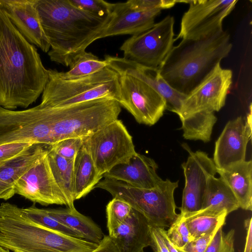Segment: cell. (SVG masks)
Segmentation results:
<instances>
[{
	"instance_id": "cell-44",
	"label": "cell",
	"mask_w": 252,
	"mask_h": 252,
	"mask_svg": "<svg viewBox=\"0 0 252 252\" xmlns=\"http://www.w3.org/2000/svg\"><path fill=\"white\" fill-rule=\"evenodd\" d=\"M143 252H144V251Z\"/></svg>"
},
{
	"instance_id": "cell-10",
	"label": "cell",
	"mask_w": 252,
	"mask_h": 252,
	"mask_svg": "<svg viewBox=\"0 0 252 252\" xmlns=\"http://www.w3.org/2000/svg\"><path fill=\"white\" fill-rule=\"evenodd\" d=\"M174 22V17L169 15L149 30L132 35L120 47L123 58L158 68L173 47Z\"/></svg>"
},
{
	"instance_id": "cell-4",
	"label": "cell",
	"mask_w": 252,
	"mask_h": 252,
	"mask_svg": "<svg viewBox=\"0 0 252 252\" xmlns=\"http://www.w3.org/2000/svg\"><path fill=\"white\" fill-rule=\"evenodd\" d=\"M98 244L44 227L22 208L0 205V246L13 252H92Z\"/></svg>"
},
{
	"instance_id": "cell-5",
	"label": "cell",
	"mask_w": 252,
	"mask_h": 252,
	"mask_svg": "<svg viewBox=\"0 0 252 252\" xmlns=\"http://www.w3.org/2000/svg\"><path fill=\"white\" fill-rule=\"evenodd\" d=\"M47 107L52 122V145L64 139L89 136L118 119L121 112L119 103L109 98Z\"/></svg>"
},
{
	"instance_id": "cell-28",
	"label": "cell",
	"mask_w": 252,
	"mask_h": 252,
	"mask_svg": "<svg viewBox=\"0 0 252 252\" xmlns=\"http://www.w3.org/2000/svg\"><path fill=\"white\" fill-rule=\"evenodd\" d=\"M228 215L226 211L216 213L201 210L184 215L189 234L190 241L209 234L216 229L223 227Z\"/></svg>"
},
{
	"instance_id": "cell-24",
	"label": "cell",
	"mask_w": 252,
	"mask_h": 252,
	"mask_svg": "<svg viewBox=\"0 0 252 252\" xmlns=\"http://www.w3.org/2000/svg\"><path fill=\"white\" fill-rule=\"evenodd\" d=\"M73 173L75 200L87 195L103 178L84 141L74 160Z\"/></svg>"
},
{
	"instance_id": "cell-35",
	"label": "cell",
	"mask_w": 252,
	"mask_h": 252,
	"mask_svg": "<svg viewBox=\"0 0 252 252\" xmlns=\"http://www.w3.org/2000/svg\"><path fill=\"white\" fill-rule=\"evenodd\" d=\"M76 7L100 16L111 15L113 3L103 0H69Z\"/></svg>"
},
{
	"instance_id": "cell-32",
	"label": "cell",
	"mask_w": 252,
	"mask_h": 252,
	"mask_svg": "<svg viewBox=\"0 0 252 252\" xmlns=\"http://www.w3.org/2000/svg\"><path fill=\"white\" fill-rule=\"evenodd\" d=\"M133 208L126 201L113 197L106 207L107 228L109 234L122 224L130 216Z\"/></svg>"
},
{
	"instance_id": "cell-39",
	"label": "cell",
	"mask_w": 252,
	"mask_h": 252,
	"mask_svg": "<svg viewBox=\"0 0 252 252\" xmlns=\"http://www.w3.org/2000/svg\"><path fill=\"white\" fill-rule=\"evenodd\" d=\"M152 247L154 252H169L158 227L151 226Z\"/></svg>"
},
{
	"instance_id": "cell-18",
	"label": "cell",
	"mask_w": 252,
	"mask_h": 252,
	"mask_svg": "<svg viewBox=\"0 0 252 252\" xmlns=\"http://www.w3.org/2000/svg\"><path fill=\"white\" fill-rule=\"evenodd\" d=\"M36 0H0V7L18 32L31 44L49 52L50 45L35 6Z\"/></svg>"
},
{
	"instance_id": "cell-38",
	"label": "cell",
	"mask_w": 252,
	"mask_h": 252,
	"mask_svg": "<svg viewBox=\"0 0 252 252\" xmlns=\"http://www.w3.org/2000/svg\"><path fill=\"white\" fill-rule=\"evenodd\" d=\"M32 144L21 143L0 145V164L19 154Z\"/></svg>"
},
{
	"instance_id": "cell-21",
	"label": "cell",
	"mask_w": 252,
	"mask_h": 252,
	"mask_svg": "<svg viewBox=\"0 0 252 252\" xmlns=\"http://www.w3.org/2000/svg\"><path fill=\"white\" fill-rule=\"evenodd\" d=\"M50 147L44 144L33 143L0 164V199L7 200L15 194L17 180L48 153Z\"/></svg>"
},
{
	"instance_id": "cell-31",
	"label": "cell",
	"mask_w": 252,
	"mask_h": 252,
	"mask_svg": "<svg viewBox=\"0 0 252 252\" xmlns=\"http://www.w3.org/2000/svg\"><path fill=\"white\" fill-rule=\"evenodd\" d=\"M22 209L28 218L44 227L71 237L83 239L74 231L49 215L46 209L38 208L33 205L22 208Z\"/></svg>"
},
{
	"instance_id": "cell-42",
	"label": "cell",
	"mask_w": 252,
	"mask_h": 252,
	"mask_svg": "<svg viewBox=\"0 0 252 252\" xmlns=\"http://www.w3.org/2000/svg\"><path fill=\"white\" fill-rule=\"evenodd\" d=\"M159 230V231L162 237L164 244L167 249V250L169 252H178L177 249L174 247V246L171 244L168 239L167 235H166V231L163 227H158Z\"/></svg>"
},
{
	"instance_id": "cell-36",
	"label": "cell",
	"mask_w": 252,
	"mask_h": 252,
	"mask_svg": "<svg viewBox=\"0 0 252 252\" xmlns=\"http://www.w3.org/2000/svg\"><path fill=\"white\" fill-rule=\"evenodd\" d=\"M83 141V138L82 137L67 138L50 145V148L58 155L68 159L74 160Z\"/></svg>"
},
{
	"instance_id": "cell-7",
	"label": "cell",
	"mask_w": 252,
	"mask_h": 252,
	"mask_svg": "<svg viewBox=\"0 0 252 252\" xmlns=\"http://www.w3.org/2000/svg\"><path fill=\"white\" fill-rule=\"evenodd\" d=\"M178 181L162 180L156 188H139L124 182L104 178L94 188L104 189L113 197L128 203L134 210L142 214L151 226L169 227L178 216L176 212L174 193Z\"/></svg>"
},
{
	"instance_id": "cell-26",
	"label": "cell",
	"mask_w": 252,
	"mask_h": 252,
	"mask_svg": "<svg viewBox=\"0 0 252 252\" xmlns=\"http://www.w3.org/2000/svg\"><path fill=\"white\" fill-rule=\"evenodd\" d=\"M239 208L238 201L226 182L220 177H211L208 182L201 210L216 213L226 211L229 214Z\"/></svg>"
},
{
	"instance_id": "cell-37",
	"label": "cell",
	"mask_w": 252,
	"mask_h": 252,
	"mask_svg": "<svg viewBox=\"0 0 252 252\" xmlns=\"http://www.w3.org/2000/svg\"><path fill=\"white\" fill-rule=\"evenodd\" d=\"M219 228L216 229L209 234L198 239L189 241L185 246L181 248H175L178 252H204L207 247Z\"/></svg>"
},
{
	"instance_id": "cell-11",
	"label": "cell",
	"mask_w": 252,
	"mask_h": 252,
	"mask_svg": "<svg viewBox=\"0 0 252 252\" xmlns=\"http://www.w3.org/2000/svg\"><path fill=\"white\" fill-rule=\"evenodd\" d=\"M237 0H177L189 4L175 39L203 38L223 31L222 22L234 9Z\"/></svg>"
},
{
	"instance_id": "cell-25",
	"label": "cell",
	"mask_w": 252,
	"mask_h": 252,
	"mask_svg": "<svg viewBox=\"0 0 252 252\" xmlns=\"http://www.w3.org/2000/svg\"><path fill=\"white\" fill-rule=\"evenodd\" d=\"M46 209L49 215L86 241L98 245L104 236L100 227L90 218L79 212L74 206Z\"/></svg>"
},
{
	"instance_id": "cell-15",
	"label": "cell",
	"mask_w": 252,
	"mask_h": 252,
	"mask_svg": "<svg viewBox=\"0 0 252 252\" xmlns=\"http://www.w3.org/2000/svg\"><path fill=\"white\" fill-rule=\"evenodd\" d=\"M189 152L187 161L182 164L185 179L182 205L179 209L184 215L201 210L208 182L217 173L212 158L203 151L192 152L184 144Z\"/></svg>"
},
{
	"instance_id": "cell-1",
	"label": "cell",
	"mask_w": 252,
	"mask_h": 252,
	"mask_svg": "<svg viewBox=\"0 0 252 252\" xmlns=\"http://www.w3.org/2000/svg\"><path fill=\"white\" fill-rule=\"evenodd\" d=\"M48 79L37 49L0 7V106L27 108L42 93Z\"/></svg>"
},
{
	"instance_id": "cell-17",
	"label": "cell",
	"mask_w": 252,
	"mask_h": 252,
	"mask_svg": "<svg viewBox=\"0 0 252 252\" xmlns=\"http://www.w3.org/2000/svg\"><path fill=\"white\" fill-rule=\"evenodd\" d=\"M161 10H147L141 7L138 0L113 3L109 21L99 39L115 35L143 32L151 28Z\"/></svg>"
},
{
	"instance_id": "cell-40",
	"label": "cell",
	"mask_w": 252,
	"mask_h": 252,
	"mask_svg": "<svg viewBox=\"0 0 252 252\" xmlns=\"http://www.w3.org/2000/svg\"><path fill=\"white\" fill-rule=\"evenodd\" d=\"M92 252H120L111 237L104 235L97 247Z\"/></svg>"
},
{
	"instance_id": "cell-33",
	"label": "cell",
	"mask_w": 252,
	"mask_h": 252,
	"mask_svg": "<svg viewBox=\"0 0 252 252\" xmlns=\"http://www.w3.org/2000/svg\"><path fill=\"white\" fill-rule=\"evenodd\" d=\"M167 236L171 244L176 248H181L189 241V234L184 215L178 214V217L166 231Z\"/></svg>"
},
{
	"instance_id": "cell-16",
	"label": "cell",
	"mask_w": 252,
	"mask_h": 252,
	"mask_svg": "<svg viewBox=\"0 0 252 252\" xmlns=\"http://www.w3.org/2000/svg\"><path fill=\"white\" fill-rule=\"evenodd\" d=\"M251 109L247 120L241 116L230 120L215 142L213 161L217 169H224L245 160L252 137Z\"/></svg>"
},
{
	"instance_id": "cell-3",
	"label": "cell",
	"mask_w": 252,
	"mask_h": 252,
	"mask_svg": "<svg viewBox=\"0 0 252 252\" xmlns=\"http://www.w3.org/2000/svg\"><path fill=\"white\" fill-rule=\"evenodd\" d=\"M232 48L230 35L223 30L203 38L182 39L158 69L172 88L188 95L220 64Z\"/></svg>"
},
{
	"instance_id": "cell-30",
	"label": "cell",
	"mask_w": 252,
	"mask_h": 252,
	"mask_svg": "<svg viewBox=\"0 0 252 252\" xmlns=\"http://www.w3.org/2000/svg\"><path fill=\"white\" fill-rule=\"evenodd\" d=\"M108 66L106 60H101L91 52H84L77 58L66 72L48 69L54 76L63 80H73L96 73Z\"/></svg>"
},
{
	"instance_id": "cell-19",
	"label": "cell",
	"mask_w": 252,
	"mask_h": 252,
	"mask_svg": "<svg viewBox=\"0 0 252 252\" xmlns=\"http://www.w3.org/2000/svg\"><path fill=\"white\" fill-rule=\"evenodd\" d=\"M108 66L117 72H124L150 86L166 102V109L178 115L187 95L172 88L159 74L158 68L146 67L124 58L106 55Z\"/></svg>"
},
{
	"instance_id": "cell-6",
	"label": "cell",
	"mask_w": 252,
	"mask_h": 252,
	"mask_svg": "<svg viewBox=\"0 0 252 252\" xmlns=\"http://www.w3.org/2000/svg\"><path fill=\"white\" fill-rule=\"evenodd\" d=\"M48 74L40 104L42 106L62 107L100 98L119 100V75L109 66L96 73L73 80L58 78L48 70Z\"/></svg>"
},
{
	"instance_id": "cell-34",
	"label": "cell",
	"mask_w": 252,
	"mask_h": 252,
	"mask_svg": "<svg viewBox=\"0 0 252 252\" xmlns=\"http://www.w3.org/2000/svg\"><path fill=\"white\" fill-rule=\"evenodd\" d=\"M235 230L230 229L224 233L222 227L217 231L204 252H235Z\"/></svg>"
},
{
	"instance_id": "cell-29",
	"label": "cell",
	"mask_w": 252,
	"mask_h": 252,
	"mask_svg": "<svg viewBox=\"0 0 252 252\" xmlns=\"http://www.w3.org/2000/svg\"><path fill=\"white\" fill-rule=\"evenodd\" d=\"M183 137L188 140L209 142L217 118L214 112L196 113L180 120Z\"/></svg>"
},
{
	"instance_id": "cell-2",
	"label": "cell",
	"mask_w": 252,
	"mask_h": 252,
	"mask_svg": "<svg viewBox=\"0 0 252 252\" xmlns=\"http://www.w3.org/2000/svg\"><path fill=\"white\" fill-rule=\"evenodd\" d=\"M35 6L50 43V60L66 67L99 39L110 17L80 9L69 0H36Z\"/></svg>"
},
{
	"instance_id": "cell-41",
	"label": "cell",
	"mask_w": 252,
	"mask_h": 252,
	"mask_svg": "<svg viewBox=\"0 0 252 252\" xmlns=\"http://www.w3.org/2000/svg\"><path fill=\"white\" fill-rule=\"evenodd\" d=\"M252 219L249 218L244 220V227L246 230V243L244 252H252Z\"/></svg>"
},
{
	"instance_id": "cell-8",
	"label": "cell",
	"mask_w": 252,
	"mask_h": 252,
	"mask_svg": "<svg viewBox=\"0 0 252 252\" xmlns=\"http://www.w3.org/2000/svg\"><path fill=\"white\" fill-rule=\"evenodd\" d=\"M21 143L52 145V122L40 104L15 111L0 106V145Z\"/></svg>"
},
{
	"instance_id": "cell-27",
	"label": "cell",
	"mask_w": 252,
	"mask_h": 252,
	"mask_svg": "<svg viewBox=\"0 0 252 252\" xmlns=\"http://www.w3.org/2000/svg\"><path fill=\"white\" fill-rule=\"evenodd\" d=\"M47 156L54 179L67 200V207L74 206V159H68L58 155L50 147Z\"/></svg>"
},
{
	"instance_id": "cell-14",
	"label": "cell",
	"mask_w": 252,
	"mask_h": 252,
	"mask_svg": "<svg viewBox=\"0 0 252 252\" xmlns=\"http://www.w3.org/2000/svg\"><path fill=\"white\" fill-rule=\"evenodd\" d=\"M47 154L39 158L17 180L15 194L42 205L68 207L67 200L52 174Z\"/></svg>"
},
{
	"instance_id": "cell-22",
	"label": "cell",
	"mask_w": 252,
	"mask_h": 252,
	"mask_svg": "<svg viewBox=\"0 0 252 252\" xmlns=\"http://www.w3.org/2000/svg\"><path fill=\"white\" fill-rule=\"evenodd\" d=\"M150 229L147 219L133 209L129 217L108 235L120 252H143L151 245Z\"/></svg>"
},
{
	"instance_id": "cell-12",
	"label": "cell",
	"mask_w": 252,
	"mask_h": 252,
	"mask_svg": "<svg viewBox=\"0 0 252 252\" xmlns=\"http://www.w3.org/2000/svg\"><path fill=\"white\" fill-rule=\"evenodd\" d=\"M120 79L118 102L139 124L155 125L162 116L166 102L150 86L136 77L117 72Z\"/></svg>"
},
{
	"instance_id": "cell-9",
	"label": "cell",
	"mask_w": 252,
	"mask_h": 252,
	"mask_svg": "<svg viewBox=\"0 0 252 252\" xmlns=\"http://www.w3.org/2000/svg\"><path fill=\"white\" fill-rule=\"evenodd\" d=\"M83 141L102 176L114 166L127 162L137 153L132 137L118 119L83 137Z\"/></svg>"
},
{
	"instance_id": "cell-20",
	"label": "cell",
	"mask_w": 252,
	"mask_h": 252,
	"mask_svg": "<svg viewBox=\"0 0 252 252\" xmlns=\"http://www.w3.org/2000/svg\"><path fill=\"white\" fill-rule=\"evenodd\" d=\"M158 168L154 159L136 153L127 162L114 166L104 174L103 177L136 188L151 189L156 188L163 180L157 173Z\"/></svg>"
},
{
	"instance_id": "cell-23",
	"label": "cell",
	"mask_w": 252,
	"mask_h": 252,
	"mask_svg": "<svg viewBox=\"0 0 252 252\" xmlns=\"http://www.w3.org/2000/svg\"><path fill=\"white\" fill-rule=\"evenodd\" d=\"M229 186L242 209L252 210V161L246 160L224 169H217Z\"/></svg>"
},
{
	"instance_id": "cell-13",
	"label": "cell",
	"mask_w": 252,
	"mask_h": 252,
	"mask_svg": "<svg viewBox=\"0 0 252 252\" xmlns=\"http://www.w3.org/2000/svg\"><path fill=\"white\" fill-rule=\"evenodd\" d=\"M232 83V71L219 64L184 100L180 119L201 112L219 111L225 105Z\"/></svg>"
},
{
	"instance_id": "cell-43",
	"label": "cell",
	"mask_w": 252,
	"mask_h": 252,
	"mask_svg": "<svg viewBox=\"0 0 252 252\" xmlns=\"http://www.w3.org/2000/svg\"><path fill=\"white\" fill-rule=\"evenodd\" d=\"M0 252H10V251L0 246Z\"/></svg>"
}]
</instances>
